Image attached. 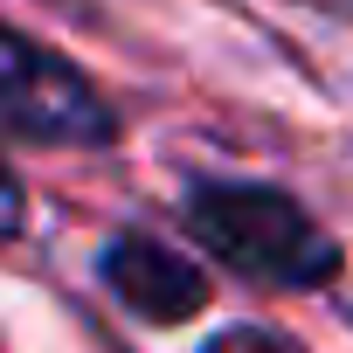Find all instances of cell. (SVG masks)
Listing matches in <instances>:
<instances>
[{"mask_svg":"<svg viewBox=\"0 0 353 353\" xmlns=\"http://www.w3.org/2000/svg\"><path fill=\"white\" fill-rule=\"evenodd\" d=\"M201 353H305V346L284 339V332H270V325H229V332H215Z\"/></svg>","mask_w":353,"mask_h":353,"instance_id":"4","label":"cell"},{"mask_svg":"<svg viewBox=\"0 0 353 353\" xmlns=\"http://www.w3.org/2000/svg\"><path fill=\"white\" fill-rule=\"evenodd\" d=\"M188 229L208 256H222L229 270L277 284V291H312L339 270V243L277 188L208 181L188 194Z\"/></svg>","mask_w":353,"mask_h":353,"instance_id":"1","label":"cell"},{"mask_svg":"<svg viewBox=\"0 0 353 353\" xmlns=\"http://www.w3.org/2000/svg\"><path fill=\"white\" fill-rule=\"evenodd\" d=\"M97 270H104L111 298H118L125 312L152 319V325H181V319H194V312L208 305V277H201L181 250H166L159 236H118Z\"/></svg>","mask_w":353,"mask_h":353,"instance_id":"3","label":"cell"},{"mask_svg":"<svg viewBox=\"0 0 353 353\" xmlns=\"http://www.w3.org/2000/svg\"><path fill=\"white\" fill-rule=\"evenodd\" d=\"M0 118L42 145H104L118 132L104 90L56 49L14 35L0 21Z\"/></svg>","mask_w":353,"mask_h":353,"instance_id":"2","label":"cell"},{"mask_svg":"<svg viewBox=\"0 0 353 353\" xmlns=\"http://www.w3.org/2000/svg\"><path fill=\"white\" fill-rule=\"evenodd\" d=\"M21 229H28V194H21V181H14V173L0 166V243H14Z\"/></svg>","mask_w":353,"mask_h":353,"instance_id":"5","label":"cell"}]
</instances>
